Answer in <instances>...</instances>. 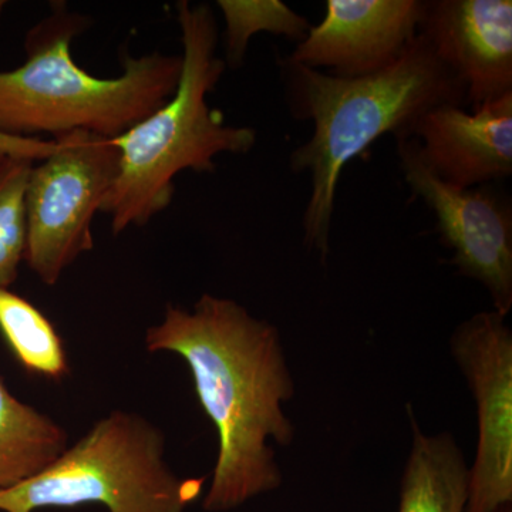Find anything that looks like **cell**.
<instances>
[{
  "instance_id": "5",
  "label": "cell",
  "mask_w": 512,
  "mask_h": 512,
  "mask_svg": "<svg viewBox=\"0 0 512 512\" xmlns=\"http://www.w3.org/2000/svg\"><path fill=\"white\" fill-rule=\"evenodd\" d=\"M205 478H181L165 460L163 430L114 410L25 483L0 493V511L36 512L101 504L110 512H184Z\"/></svg>"
},
{
  "instance_id": "14",
  "label": "cell",
  "mask_w": 512,
  "mask_h": 512,
  "mask_svg": "<svg viewBox=\"0 0 512 512\" xmlns=\"http://www.w3.org/2000/svg\"><path fill=\"white\" fill-rule=\"evenodd\" d=\"M0 335L16 362L30 375L59 382L70 373L63 340L33 303L0 289Z\"/></svg>"
},
{
  "instance_id": "17",
  "label": "cell",
  "mask_w": 512,
  "mask_h": 512,
  "mask_svg": "<svg viewBox=\"0 0 512 512\" xmlns=\"http://www.w3.org/2000/svg\"><path fill=\"white\" fill-rule=\"evenodd\" d=\"M53 141H40L35 137L13 136L0 131V163L5 160L43 161L49 156Z\"/></svg>"
},
{
  "instance_id": "12",
  "label": "cell",
  "mask_w": 512,
  "mask_h": 512,
  "mask_svg": "<svg viewBox=\"0 0 512 512\" xmlns=\"http://www.w3.org/2000/svg\"><path fill=\"white\" fill-rule=\"evenodd\" d=\"M409 414L413 441L403 471L399 512L466 511L470 467L463 450L446 431L424 434L410 407Z\"/></svg>"
},
{
  "instance_id": "1",
  "label": "cell",
  "mask_w": 512,
  "mask_h": 512,
  "mask_svg": "<svg viewBox=\"0 0 512 512\" xmlns=\"http://www.w3.org/2000/svg\"><path fill=\"white\" fill-rule=\"evenodd\" d=\"M146 348L184 360L195 396L217 430L204 510H235L278 490L282 471L271 441L288 447L295 440L284 410L295 382L278 328L234 299L204 293L190 311L168 305L164 319L147 329Z\"/></svg>"
},
{
  "instance_id": "7",
  "label": "cell",
  "mask_w": 512,
  "mask_h": 512,
  "mask_svg": "<svg viewBox=\"0 0 512 512\" xmlns=\"http://www.w3.org/2000/svg\"><path fill=\"white\" fill-rule=\"evenodd\" d=\"M396 141L404 181L413 197L436 215L441 241L454 254L451 264L483 285L493 311L507 318L512 308L511 201L488 184L458 188L444 183L424 161L414 138Z\"/></svg>"
},
{
  "instance_id": "3",
  "label": "cell",
  "mask_w": 512,
  "mask_h": 512,
  "mask_svg": "<svg viewBox=\"0 0 512 512\" xmlns=\"http://www.w3.org/2000/svg\"><path fill=\"white\" fill-rule=\"evenodd\" d=\"M175 9L184 47L177 90L160 109L113 140L120 153L119 173L101 212L110 215L114 235L143 227L164 211L181 171L211 173L220 154H247L256 144L254 128L228 126L207 103L225 70L217 56L214 12L188 0Z\"/></svg>"
},
{
  "instance_id": "19",
  "label": "cell",
  "mask_w": 512,
  "mask_h": 512,
  "mask_svg": "<svg viewBox=\"0 0 512 512\" xmlns=\"http://www.w3.org/2000/svg\"><path fill=\"white\" fill-rule=\"evenodd\" d=\"M497 512H512L510 505H507V507L501 508V510H498Z\"/></svg>"
},
{
  "instance_id": "4",
  "label": "cell",
  "mask_w": 512,
  "mask_h": 512,
  "mask_svg": "<svg viewBox=\"0 0 512 512\" xmlns=\"http://www.w3.org/2000/svg\"><path fill=\"white\" fill-rule=\"evenodd\" d=\"M86 28V18L59 3L29 30L25 63L0 72L2 133L56 138L83 131L116 140L173 96L183 57H127L120 76L103 79L74 62L73 39Z\"/></svg>"
},
{
  "instance_id": "15",
  "label": "cell",
  "mask_w": 512,
  "mask_h": 512,
  "mask_svg": "<svg viewBox=\"0 0 512 512\" xmlns=\"http://www.w3.org/2000/svg\"><path fill=\"white\" fill-rule=\"evenodd\" d=\"M225 25L227 62L231 67L244 63L248 43L256 33L289 37L301 43L312 26L305 16L286 6L281 0H220Z\"/></svg>"
},
{
  "instance_id": "18",
  "label": "cell",
  "mask_w": 512,
  "mask_h": 512,
  "mask_svg": "<svg viewBox=\"0 0 512 512\" xmlns=\"http://www.w3.org/2000/svg\"><path fill=\"white\" fill-rule=\"evenodd\" d=\"M6 8V2H3V0H0V16H2L3 10Z\"/></svg>"
},
{
  "instance_id": "10",
  "label": "cell",
  "mask_w": 512,
  "mask_h": 512,
  "mask_svg": "<svg viewBox=\"0 0 512 512\" xmlns=\"http://www.w3.org/2000/svg\"><path fill=\"white\" fill-rule=\"evenodd\" d=\"M419 33L463 84L473 110L512 93L511 0L424 2Z\"/></svg>"
},
{
  "instance_id": "2",
  "label": "cell",
  "mask_w": 512,
  "mask_h": 512,
  "mask_svg": "<svg viewBox=\"0 0 512 512\" xmlns=\"http://www.w3.org/2000/svg\"><path fill=\"white\" fill-rule=\"evenodd\" d=\"M281 69L293 119L313 123L312 137L292 151L289 167L311 177L303 242L326 262L345 165L384 134L407 137L427 111L463 106L466 90L420 33L396 62L370 76L345 79L286 59Z\"/></svg>"
},
{
  "instance_id": "13",
  "label": "cell",
  "mask_w": 512,
  "mask_h": 512,
  "mask_svg": "<svg viewBox=\"0 0 512 512\" xmlns=\"http://www.w3.org/2000/svg\"><path fill=\"white\" fill-rule=\"evenodd\" d=\"M66 448V430L20 402L0 377V493L45 471Z\"/></svg>"
},
{
  "instance_id": "11",
  "label": "cell",
  "mask_w": 512,
  "mask_h": 512,
  "mask_svg": "<svg viewBox=\"0 0 512 512\" xmlns=\"http://www.w3.org/2000/svg\"><path fill=\"white\" fill-rule=\"evenodd\" d=\"M421 156L437 177L458 188L512 175V93L467 113L463 106L436 107L410 127Z\"/></svg>"
},
{
  "instance_id": "6",
  "label": "cell",
  "mask_w": 512,
  "mask_h": 512,
  "mask_svg": "<svg viewBox=\"0 0 512 512\" xmlns=\"http://www.w3.org/2000/svg\"><path fill=\"white\" fill-rule=\"evenodd\" d=\"M113 140L64 134L49 156L33 165L26 188L25 264L53 286L84 252L94 247L92 224L119 173Z\"/></svg>"
},
{
  "instance_id": "8",
  "label": "cell",
  "mask_w": 512,
  "mask_h": 512,
  "mask_svg": "<svg viewBox=\"0 0 512 512\" xmlns=\"http://www.w3.org/2000/svg\"><path fill=\"white\" fill-rule=\"evenodd\" d=\"M478 312L454 329L450 352L477 404L478 443L464 512H497L512 501V330Z\"/></svg>"
},
{
  "instance_id": "16",
  "label": "cell",
  "mask_w": 512,
  "mask_h": 512,
  "mask_svg": "<svg viewBox=\"0 0 512 512\" xmlns=\"http://www.w3.org/2000/svg\"><path fill=\"white\" fill-rule=\"evenodd\" d=\"M33 161L5 160L0 163V289H9L25 261L26 188Z\"/></svg>"
},
{
  "instance_id": "9",
  "label": "cell",
  "mask_w": 512,
  "mask_h": 512,
  "mask_svg": "<svg viewBox=\"0 0 512 512\" xmlns=\"http://www.w3.org/2000/svg\"><path fill=\"white\" fill-rule=\"evenodd\" d=\"M421 0H328L326 15L286 60L345 79L396 62L419 35Z\"/></svg>"
}]
</instances>
